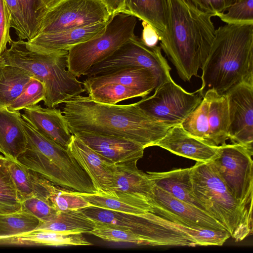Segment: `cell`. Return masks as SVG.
Returning a JSON list of instances; mask_svg holds the SVG:
<instances>
[{"instance_id":"7c38bea8","label":"cell","mask_w":253,"mask_h":253,"mask_svg":"<svg viewBox=\"0 0 253 253\" xmlns=\"http://www.w3.org/2000/svg\"><path fill=\"white\" fill-rule=\"evenodd\" d=\"M149 203L152 208L151 212L172 221L194 229L225 230L205 211L176 198L155 184Z\"/></svg>"},{"instance_id":"484cf974","label":"cell","mask_w":253,"mask_h":253,"mask_svg":"<svg viewBox=\"0 0 253 253\" xmlns=\"http://www.w3.org/2000/svg\"><path fill=\"white\" fill-rule=\"evenodd\" d=\"M120 12L134 16L147 22L159 34L163 32L166 28L168 0H125Z\"/></svg>"},{"instance_id":"8d00e7d4","label":"cell","mask_w":253,"mask_h":253,"mask_svg":"<svg viewBox=\"0 0 253 253\" xmlns=\"http://www.w3.org/2000/svg\"><path fill=\"white\" fill-rule=\"evenodd\" d=\"M11 15L5 0H0V59L12 41L10 35Z\"/></svg>"},{"instance_id":"74e56055","label":"cell","mask_w":253,"mask_h":253,"mask_svg":"<svg viewBox=\"0 0 253 253\" xmlns=\"http://www.w3.org/2000/svg\"><path fill=\"white\" fill-rule=\"evenodd\" d=\"M11 15V28L21 40H28V36L21 7L18 0H5Z\"/></svg>"},{"instance_id":"f35d334b","label":"cell","mask_w":253,"mask_h":253,"mask_svg":"<svg viewBox=\"0 0 253 253\" xmlns=\"http://www.w3.org/2000/svg\"><path fill=\"white\" fill-rule=\"evenodd\" d=\"M200 11L216 16L240 0H188Z\"/></svg>"},{"instance_id":"4dcf8cb0","label":"cell","mask_w":253,"mask_h":253,"mask_svg":"<svg viewBox=\"0 0 253 253\" xmlns=\"http://www.w3.org/2000/svg\"><path fill=\"white\" fill-rule=\"evenodd\" d=\"M94 222L95 226L88 234L109 242L147 245L143 237L130 230L111 224Z\"/></svg>"},{"instance_id":"836d02e7","label":"cell","mask_w":253,"mask_h":253,"mask_svg":"<svg viewBox=\"0 0 253 253\" xmlns=\"http://www.w3.org/2000/svg\"><path fill=\"white\" fill-rule=\"evenodd\" d=\"M216 16L226 24H253V0H240Z\"/></svg>"},{"instance_id":"ffe728a7","label":"cell","mask_w":253,"mask_h":253,"mask_svg":"<svg viewBox=\"0 0 253 253\" xmlns=\"http://www.w3.org/2000/svg\"><path fill=\"white\" fill-rule=\"evenodd\" d=\"M33 195L49 202L59 212L80 210L92 206L76 192L60 187L29 169Z\"/></svg>"},{"instance_id":"6da1fadb","label":"cell","mask_w":253,"mask_h":253,"mask_svg":"<svg viewBox=\"0 0 253 253\" xmlns=\"http://www.w3.org/2000/svg\"><path fill=\"white\" fill-rule=\"evenodd\" d=\"M60 106L72 134L86 132L122 137L146 148L155 146L171 127L146 115L137 102L107 104L79 94Z\"/></svg>"},{"instance_id":"b9f144b4","label":"cell","mask_w":253,"mask_h":253,"mask_svg":"<svg viewBox=\"0 0 253 253\" xmlns=\"http://www.w3.org/2000/svg\"><path fill=\"white\" fill-rule=\"evenodd\" d=\"M111 15L119 13L122 9L125 0H103Z\"/></svg>"},{"instance_id":"ab89813d","label":"cell","mask_w":253,"mask_h":253,"mask_svg":"<svg viewBox=\"0 0 253 253\" xmlns=\"http://www.w3.org/2000/svg\"><path fill=\"white\" fill-rule=\"evenodd\" d=\"M142 32L140 40L149 47L157 46L159 41V36L155 29L149 24L142 21Z\"/></svg>"},{"instance_id":"f1b7e54d","label":"cell","mask_w":253,"mask_h":253,"mask_svg":"<svg viewBox=\"0 0 253 253\" xmlns=\"http://www.w3.org/2000/svg\"><path fill=\"white\" fill-rule=\"evenodd\" d=\"M41 220L22 207L18 211L0 213V239L35 230Z\"/></svg>"},{"instance_id":"ac0fdd59","label":"cell","mask_w":253,"mask_h":253,"mask_svg":"<svg viewBox=\"0 0 253 253\" xmlns=\"http://www.w3.org/2000/svg\"><path fill=\"white\" fill-rule=\"evenodd\" d=\"M109 21L82 27L38 34L27 42L32 47L41 51H68L72 46L102 34Z\"/></svg>"},{"instance_id":"30bf717a","label":"cell","mask_w":253,"mask_h":253,"mask_svg":"<svg viewBox=\"0 0 253 253\" xmlns=\"http://www.w3.org/2000/svg\"><path fill=\"white\" fill-rule=\"evenodd\" d=\"M253 151L238 144L219 146L218 155L212 161L220 177L235 199L252 210Z\"/></svg>"},{"instance_id":"d4e9b609","label":"cell","mask_w":253,"mask_h":253,"mask_svg":"<svg viewBox=\"0 0 253 253\" xmlns=\"http://www.w3.org/2000/svg\"><path fill=\"white\" fill-rule=\"evenodd\" d=\"M191 169H179L169 171L148 173L154 184L176 198L204 211V207L195 197L192 190Z\"/></svg>"},{"instance_id":"f6af8a7d","label":"cell","mask_w":253,"mask_h":253,"mask_svg":"<svg viewBox=\"0 0 253 253\" xmlns=\"http://www.w3.org/2000/svg\"></svg>"},{"instance_id":"7402d4cb","label":"cell","mask_w":253,"mask_h":253,"mask_svg":"<svg viewBox=\"0 0 253 253\" xmlns=\"http://www.w3.org/2000/svg\"><path fill=\"white\" fill-rule=\"evenodd\" d=\"M22 120L19 111L0 107V152L11 160L17 161L27 145Z\"/></svg>"},{"instance_id":"ba28073f","label":"cell","mask_w":253,"mask_h":253,"mask_svg":"<svg viewBox=\"0 0 253 253\" xmlns=\"http://www.w3.org/2000/svg\"><path fill=\"white\" fill-rule=\"evenodd\" d=\"M160 46L149 47L135 36L123 44L111 55L92 66L85 76L91 77L132 68H146L154 71L161 84L171 79L170 68L162 55Z\"/></svg>"},{"instance_id":"e0dca14e","label":"cell","mask_w":253,"mask_h":253,"mask_svg":"<svg viewBox=\"0 0 253 253\" xmlns=\"http://www.w3.org/2000/svg\"><path fill=\"white\" fill-rule=\"evenodd\" d=\"M22 118L41 134L65 149L71 141L72 134L60 109L43 108L40 105L23 110Z\"/></svg>"},{"instance_id":"7a4b0ae2","label":"cell","mask_w":253,"mask_h":253,"mask_svg":"<svg viewBox=\"0 0 253 253\" xmlns=\"http://www.w3.org/2000/svg\"><path fill=\"white\" fill-rule=\"evenodd\" d=\"M167 0L166 28L158 34L160 47L179 77L190 82L193 76H198L214 40L213 16L200 11L188 0Z\"/></svg>"},{"instance_id":"d6986e66","label":"cell","mask_w":253,"mask_h":253,"mask_svg":"<svg viewBox=\"0 0 253 253\" xmlns=\"http://www.w3.org/2000/svg\"><path fill=\"white\" fill-rule=\"evenodd\" d=\"M84 90L107 84H119L149 94L161 84L157 73L146 68H132L109 74L87 77L84 80Z\"/></svg>"},{"instance_id":"3957f363","label":"cell","mask_w":253,"mask_h":253,"mask_svg":"<svg viewBox=\"0 0 253 253\" xmlns=\"http://www.w3.org/2000/svg\"><path fill=\"white\" fill-rule=\"evenodd\" d=\"M203 97L209 90L224 94L242 83L253 85V24H226L215 30L201 68Z\"/></svg>"},{"instance_id":"f546056e","label":"cell","mask_w":253,"mask_h":253,"mask_svg":"<svg viewBox=\"0 0 253 253\" xmlns=\"http://www.w3.org/2000/svg\"><path fill=\"white\" fill-rule=\"evenodd\" d=\"M88 97L97 102L116 104L125 100L147 96L145 92L119 84H107L85 89Z\"/></svg>"},{"instance_id":"44dd1931","label":"cell","mask_w":253,"mask_h":253,"mask_svg":"<svg viewBox=\"0 0 253 253\" xmlns=\"http://www.w3.org/2000/svg\"><path fill=\"white\" fill-rule=\"evenodd\" d=\"M76 192L92 206L99 208L135 214L151 212L152 210L149 199L138 195L116 191Z\"/></svg>"},{"instance_id":"8fae6325","label":"cell","mask_w":253,"mask_h":253,"mask_svg":"<svg viewBox=\"0 0 253 253\" xmlns=\"http://www.w3.org/2000/svg\"><path fill=\"white\" fill-rule=\"evenodd\" d=\"M112 16L103 0H58L47 9L37 35L106 22Z\"/></svg>"},{"instance_id":"9c48e42d","label":"cell","mask_w":253,"mask_h":253,"mask_svg":"<svg viewBox=\"0 0 253 253\" xmlns=\"http://www.w3.org/2000/svg\"><path fill=\"white\" fill-rule=\"evenodd\" d=\"M229 116L225 94L209 89L202 101L182 123V127L191 135L212 146L226 144Z\"/></svg>"},{"instance_id":"4fadbf2b","label":"cell","mask_w":253,"mask_h":253,"mask_svg":"<svg viewBox=\"0 0 253 253\" xmlns=\"http://www.w3.org/2000/svg\"><path fill=\"white\" fill-rule=\"evenodd\" d=\"M224 94L228 103L229 139L253 151V85L242 83Z\"/></svg>"},{"instance_id":"2e32d148","label":"cell","mask_w":253,"mask_h":253,"mask_svg":"<svg viewBox=\"0 0 253 253\" xmlns=\"http://www.w3.org/2000/svg\"><path fill=\"white\" fill-rule=\"evenodd\" d=\"M155 146L199 162L212 161L218 155L219 146L210 145L191 135L181 125L169 128Z\"/></svg>"},{"instance_id":"5bb4252c","label":"cell","mask_w":253,"mask_h":253,"mask_svg":"<svg viewBox=\"0 0 253 253\" xmlns=\"http://www.w3.org/2000/svg\"><path fill=\"white\" fill-rule=\"evenodd\" d=\"M68 149L90 177L96 192L114 191L115 164L72 134Z\"/></svg>"},{"instance_id":"5b68a950","label":"cell","mask_w":253,"mask_h":253,"mask_svg":"<svg viewBox=\"0 0 253 253\" xmlns=\"http://www.w3.org/2000/svg\"><path fill=\"white\" fill-rule=\"evenodd\" d=\"M193 194L206 212L236 241L252 233V210L240 204L220 177L212 161L190 168Z\"/></svg>"},{"instance_id":"7bdbcfd3","label":"cell","mask_w":253,"mask_h":253,"mask_svg":"<svg viewBox=\"0 0 253 253\" xmlns=\"http://www.w3.org/2000/svg\"><path fill=\"white\" fill-rule=\"evenodd\" d=\"M58 0H42L47 9L54 4Z\"/></svg>"},{"instance_id":"8992f818","label":"cell","mask_w":253,"mask_h":253,"mask_svg":"<svg viewBox=\"0 0 253 253\" xmlns=\"http://www.w3.org/2000/svg\"><path fill=\"white\" fill-rule=\"evenodd\" d=\"M137 23V18L131 15L120 12L112 15L102 34L69 49L68 71L76 78L85 75L92 66L135 36Z\"/></svg>"},{"instance_id":"d6a6232c","label":"cell","mask_w":253,"mask_h":253,"mask_svg":"<svg viewBox=\"0 0 253 253\" xmlns=\"http://www.w3.org/2000/svg\"><path fill=\"white\" fill-rule=\"evenodd\" d=\"M45 87L40 80L32 78L22 93L7 107L10 111H20L43 101Z\"/></svg>"},{"instance_id":"603a6c76","label":"cell","mask_w":253,"mask_h":253,"mask_svg":"<svg viewBox=\"0 0 253 253\" xmlns=\"http://www.w3.org/2000/svg\"><path fill=\"white\" fill-rule=\"evenodd\" d=\"M137 161L115 164L114 191L140 195L151 199L154 183L148 173L139 170Z\"/></svg>"},{"instance_id":"1f68e13d","label":"cell","mask_w":253,"mask_h":253,"mask_svg":"<svg viewBox=\"0 0 253 253\" xmlns=\"http://www.w3.org/2000/svg\"><path fill=\"white\" fill-rule=\"evenodd\" d=\"M26 25L28 40L38 33L47 7L42 0H18Z\"/></svg>"},{"instance_id":"cb8c5ba5","label":"cell","mask_w":253,"mask_h":253,"mask_svg":"<svg viewBox=\"0 0 253 253\" xmlns=\"http://www.w3.org/2000/svg\"><path fill=\"white\" fill-rule=\"evenodd\" d=\"M0 244L18 246H90L82 233L35 230L23 234L0 239Z\"/></svg>"},{"instance_id":"4316f807","label":"cell","mask_w":253,"mask_h":253,"mask_svg":"<svg viewBox=\"0 0 253 253\" xmlns=\"http://www.w3.org/2000/svg\"><path fill=\"white\" fill-rule=\"evenodd\" d=\"M33 76L17 66L0 67V107H8L22 93Z\"/></svg>"},{"instance_id":"ee69618b","label":"cell","mask_w":253,"mask_h":253,"mask_svg":"<svg viewBox=\"0 0 253 253\" xmlns=\"http://www.w3.org/2000/svg\"><path fill=\"white\" fill-rule=\"evenodd\" d=\"M6 64V63L5 62L3 58L1 57V58L0 59V67Z\"/></svg>"},{"instance_id":"277c9868","label":"cell","mask_w":253,"mask_h":253,"mask_svg":"<svg viewBox=\"0 0 253 253\" xmlns=\"http://www.w3.org/2000/svg\"><path fill=\"white\" fill-rule=\"evenodd\" d=\"M9 44L1 57L7 64L28 71L44 84L46 107L56 108L85 91L83 83L68 70V51H41L21 40H12Z\"/></svg>"},{"instance_id":"e575fe53","label":"cell","mask_w":253,"mask_h":253,"mask_svg":"<svg viewBox=\"0 0 253 253\" xmlns=\"http://www.w3.org/2000/svg\"><path fill=\"white\" fill-rule=\"evenodd\" d=\"M7 159L8 169L21 202L33 195L29 169L17 161Z\"/></svg>"},{"instance_id":"9a60e30c","label":"cell","mask_w":253,"mask_h":253,"mask_svg":"<svg viewBox=\"0 0 253 253\" xmlns=\"http://www.w3.org/2000/svg\"><path fill=\"white\" fill-rule=\"evenodd\" d=\"M74 135L114 164L138 161L145 149L137 142L122 137L86 132Z\"/></svg>"},{"instance_id":"60d3db41","label":"cell","mask_w":253,"mask_h":253,"mask_svg":"<svg viewBox=\"0 0 253 253\" xmlns=\"http://www.w3.org/2000/svg\"><path fill=\"white\" fill-rule=\"evenodd\" d=\"M7 160L5 157L0 155V188L15 189L8 169Z\"/></svg>"},{"instance_id":"52a82bcc","label":"cell","mask_w":253,"mask_h":253,"mask_svg":"<svg viewBox=\"0 0 253 253\" xmlns=\"http://www.w3.org/2000/svg\"><path fill=\"white\" fill-rule=\"evenodd\" d=\"M202 99L199 92L186 91L171 78L159 85L152 95L143 97L137 102L148 116L172 127L181 125Z\"/></svg>"},{"instance_id":"d590c367","label":"cell","mask_w":253,"mask_h":253,"mask_svg":"<svg viewBox=\"0 0 253 253\" xmlns=\"http://www.w3.org/2000/svg\"><path fill=\"white\" fill-rule=\"evenodd\" d=\"M21 203L23 209L38 218L41 221L49 220L60 212L49 202L35 195L22 200Z\"/></svg>"},{"instance_id":"83f0119b","label":"cell","mask_w":253,"mask_h":253,"mask_svg":"<svg viewBox=\"0 0 253 253\" xmlns=\"http://www.w3.org/2000/svg\"><path fill=\"white\" fill-rule=\"evenodd\" d=\"M94 226V221L86 216L80 210L60 212L49 220L41 221L35 230L82 234L89 233Z\"/></svg>"}]
</instances>
